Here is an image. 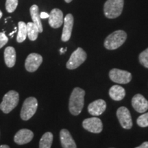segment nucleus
Here are the masks:
<instances>
[{
  "instance_id": "nucleus-1",
  "label": "nucleus",
  "mask_w": 148,
  "mask_h": 148,
  "mask_svg": "<svg viewBox=\"0 0 148 148\" xmlns=\"http://www.w3.org/2000/svg\"><path fill=\"white\" fill-rule=\"evenodd\" d=\"M85 91L81 88L76 87L72 91L69 98V109L73 115H78L82 112L84 103Z\"/></svg>"
},
{
  "instance_id": "nucleus-2",
  "label": "nucleus",
  "mask_w": 148,
  "mask_h": 148,
  "mask_svg": "<svg viewBox=\"0 0 148 148\" xmlns=\"http://www.w3.org/2000/svg\"><path fill=\"white\" fill-rule=\"evenodd\" d=\"M127 38V34L123 30H116L111 33L104 40V47L109 50L117 49L124 43Z\"/></svg>"
},
{
  "instance_id": "nucleus-3",
  "label": "nucleus",
  "mask_w": 148,
  "mask_h": 148,
  "mask_svg": "<svg viewBox=\"0 0 148 148\" xmlns=\"http://www.w3.org/2000/svg\"><path fill=\"white\" fill-rule=\"evenodd\" d=\"M123 0H107L103 6V12L108 18H114L121 15L123 10Z\"/></svg>"
},
{
  "instance_id": "nucleus-4",
  "label": "nucleus",
  "mask_w": 148,
  "mask_h": 148,
  "mask_svg": "<svg viewBox=\"0 0 148 148\" xmlns=\"http://www.w3.org/2000/svg\"><path fill=\"white\" fill-rule=\"evenodd\" d=\"M19 101V95L15 90H10L3 96L0 103V109L5 114L9 113L17 106Z\"/></svg>"
},
{
  "instance_id": "nucleus-5",
  "label": "nucleus",
  "mask_w": 148,
  "mask_h": 148,
  "mask_svg": "<svg viewBox=\"0 0 148 148\" xmlns=\"http://www.w3.org/2000/svg\"><path fill=\"white\" fill-rule=\"evenodd\" d=\"M38 108V101L34 97H29L24 101L21 110V118L24 121H27L36 113Z\"/></svg>"
},
{
  "instance_id": "nucleus-6",
  "label": "nucleus",
  "mask_w": 148,
  "mask_h": 148,
  "mask_svg": "<svg viewBox=\"0 0 148 148\" xmlns=\"http://www.w3.org/2000/svg\"><path fill=\"white\" fill-rule=\"evenodd\" d=\"M86 53L81 47H78L74 51L66 62V68L68 69H75L80 66L86 60Z\"/></svg>"
},
{
  "instance_id": "nucleus-7",
  "label": "nucleus",
  "mask_w": 148,
  "mask_h": 148,
  "mask_svg": "<svg viewBox=\"0 0 148 148\" xmlns=\"http://www.w3.org/2000/svg\"><path fill=\"white\" fill-rule=\"evenodd\" d=\"M109 77L114 82L118 84H127L132 79V74L124 70L112 69L109 73Z\"/></svg>"
},
{
  "instance_id": "nucleus-8",
  "label": "nucleus",
  "mask_w": 148,
  "mask_h": 148,
  "mask_svg": "<svg viewBox=\"0 0 148 148\" xmlns=\"http://www.w3.org/2000/svg\"><path fill=\"white\" fill-rule=\"evenodd\" d=\"M116 116L123 128L129 130L132 127V116L126 107L121 106L118 108L116 111Z\"/></svg>"
},
{
  "instance_id": "nucleus-9",
  "label": "nucleus",
  "mask_w": 148,
  "mask_h": 148,
  "mask_svg": "<svg viewBox=\"0 0 148 148\" xmlns=\"http://www.w3.org/2000/svg\"><path fill=\"white\" fill-rule=\"evenodd\" d=\"M82 126L88 132L92 133H100L102 131L103 124L101 119L97 117H91L84 119Z\"/></svg>"
},
{
  "instance_id": "nucleus-10",
  "label": "nucleus",
  "mask_w": 148,
  "mask_h": 148,
  "mask_svg": "<svg viewBox=\"0 0 148 148\" xmlns=\"http://www.w3.org/2000/svg\"><path fill=\"white\" fill-rule=\"evenodd\" d=\"M42 62V58L40 54L32 53L28 55L25 62V67L27 71L34 72L38 69Z\"/></svg>"
},
{
  "instance_id": "nucleus-11",
  "label": "nucleus",
  "mask_w": 148,
  "mask_h": 148,
  "mask_svg": "<svg viewBox=\"0 0 148 148\" xmlns=\"http://www.w3.org/2000/svg\"><path fill=\"white\" fill-rule=\"evenodd\" d=\"M34 137V133L28 129H21L14 135V140L18 145H24L30 142Z\"/></svg>"
},
{
  "instance_id": "nucleus-12",
  "label": "nucleus",
  "mask_w": 148,
  "mask_h": 148,
  "mask_svg": "<svg viewBox=\"0 0 148 148\" xmlns=\"http://www.w3.org/2000/svg\"><path fill=\"white\" fill-rule=\"evenodd\" d=\"M132 107L136 112L144 113L148 110V101L140 94H136L132 99Z\"/></svg>"
},
{
  "instance_id": "nucleus-13",
  "label": "nucleus",
  "mask_w": 148,
  "mask_h": 148,
  "mask_svg": "<svg viewBox=\"0 0 148 148\" xmlns=\"http://www.w3.org/2000/svg\"><path fill=\"white\" fill-rule=\"evenodd\" d=\"M64 27L62 30L61 39L62 41L66 42L70 39L71 36L72 29L73 26V16L71 14H66L64 18Z\"/></svg>"
},
{
  "instance_id": "nucleus-14",
  "label": "nucleus",
  "mask_w": 148,
  "mask_h": 148,
  "mask_svg": "<svg viewBox=\"0 0 148 148\" xmlns=\"http://www.w3.org/2000/svg\"><path fill=\"white\" fill-rule=\"evenodd\" d=\"M63 13L60 9L54 8L51 11L49 16V24L53 28H58L63 23Z\"/></svg>"
},
{
  "instance_id": "nucleus-15",
  "label": "nucleus",
  "mask_w": 148,
  "mask_h": 148,
  "mask_svg": "<svg viewBox=\"0 0 148 148\" xmlns=\"http://www.w3.org/2000/svg\"><path fill=\"white\" fill-rule=\"evenodd\" d=\"M106 108V101L103 99H97L88 105V111L92 116H99L104 112Z\"/></svg>"
},
{
  "instance_id": "nucleus-16",
  "label": "nucleus",
  "mask_w": 148,
  "mask_h": 148,
  "mask_svg": "<svg viewBox=\"0 0 148 148\" xmlns=\"http://www.w3.org/2000/svg\"><path fill=\"white\" fill-rule=\"evenodd\" d=\"M60 138L62 148H77L73 138L66 129L61 130Z\"/></svg>"
},
{
  "instance_id": "nucleus-17",
  "label": "nucleus",
  "mask_w": 148,
  "mask_h": 148,
  "mask_svg": "<svg viewBox=\"0 0 148 148\" xmlns=\"http://www.w3.org/2000/svg\"><path fill=\"white\" fill-rule=\"evenodd\" d=\"M5 63L8 67H12L16 62V51L13 47H7L4 50Z\"/></svg>"
},
{
  "instance_id": "nucleus-18",
  "label": "nucleus",
  "mask_w": 148,
  "mask_h": 148,
  "mask_svg": "<svg viewBox=\"0 0 148 148\" xmlns=\"http://www.w3.org/2000/svg\"><path fill=\"white\" fill-rule=\"evenodd\" d=\"M109 95L113 100H122L125 95V90L121 86L114 85L109 90Z\"/></svg>"
},
{
  "instance_id": "nucleus-19",
  "label": "nucleus",
  "mask_w": 148,
  "mask_h": 148,
  "mask_svg": "<svg viewBox=\"0 0 148 148\" xmlns=\"http://www.w3.org/2000/svg\"><path fill=\"white\" fill-rule=\"evenodd\" d=\"M30 15L32 17V19L35 25H36L38 27L39 33L42 32V25L41 23V18L40 17V14H39V10H38V5H32L31 6L30 9Z\"/></svg>"
},
{
  "instance_id": "nucleus-20",
  "label": "nucleus",
  "mask_w": 148,
  "mask_h": 148,
  "mask_svg": "<svg viewBox=\"0 0 148 148\" xmlns=\"http://www.w3.org/2000/svg\"><path fill=\"white\" fill-rule=\"evenodd\" d=\"M27 36H28L29 39L30 40H36V38H38V27L33 22H28L27 24Z\"/></svg>"
},
{
  "instance_id": "nucleus-21",
  "label": "nucleus",
  "mask_w": 148,
  "mask_h": 148,
  "mask_svg": "<svg viewBox=\"0 0 148 148\" xmlns=\"http://www.w3.org/2000/svg\"><path fill=\"white\" fill-rule=\"evenodd\" d=\"M53 142V134L46 132L42 136L39 142V148H51Z\"/></svg>"
},
{
  "instance_id": "nucleus-22",
  "label": "nucleus",
  "mask_w": 148,
  "mask_h": 148,
  "mask_svg": "<svg viewBox=\"0 0 148 148\" xmlns=\"http://www.w3.org/2000/svg\"><path fill=\"white\" fill-rule=\"evenodd\" d=\"M18 34L16 40L18 42H22L25 40L27 37V25L25 22L19 21L18 23Z\"/></svg>"
},
{
  "instance_id": "nucleus-23",
  "label": "nucleus",
  "mask_w": 148,
  "mask_h": 148,
  "mask_svg": "<svg viewBox=\"0 0 148 148\" xmlns=\"http://www.w3.org/2000/svg\"><path fill=\"white\" fill-rule=\"evenodd\" d=\"M18 5V0H6L5 9L9 13L13 12Z\"/></svg>"
},
{
  "instance_id": "nucleus-24",
  "label": "nucleus",
  "mask_w": 148,
  "mask_h": 148,
  "mask_svg": "<svg viewBox=\"0 0 148 148\" xmlns=\"http://www.w3.org/2000/svg\"><path fill=\"white\" fill-rule=\"evenodd\" d=\"M138 59H139L140 63L142 65L146 68H148V48L140 53Z\"/></svg>"
},
{
  "instance_id": "nucleus-25",
  "label": "nucleus",
  "mask_w": 148,
  "mask_h": 148,
  "mask_svg": "<svg viewBox=\"0 0 148 148\" xmlns=\"http://www.w3.org/2000/svg\"><path fill=\"white\" fill-rule=\"evenodd\" d=\"M136 123L138 126L141 127H145L148 126V112L144 113L142 115L138 116L136 120Z\"/></svg>"
},
{
  "instance_id": "nucleus-26",
  "label": "nucleus",
  "mask_w": 148,
  "mask_h": 148,
  "mask_svg": "<svg viewBox=\"0 0 148 148\" xmlns=\"http://www.w3.org/2000/svg\"><path fill=\"white\" fill-rule=\"evenodd\" d=\"M8 41V37L3 32H0V49L3 47Z\"/></svg>"
},
{
  "instance_id": "nucleus-27",
  "label": "nucleus",
  "mask_w": 148,
  "mask_h": 148,
  "mask_svg": "<svg viewBox=\"0 0 148 148\" xmlns=\"http://www.w3.org/2000/svg\"><path fill=\"white\" fill-rule=\"evenodd\" d=\"M49 14H47V12H42L40 14V18H49Z\"/></svg>"
},
{
  "instance_id": "nucleus-28",
  "label": "nucleus",
  "mask_w": 148,
  "mask_h": 148,
  "mask_svg": "<svg viewBox=\"0 0 148 148\" xmlns=\"http://www.w3.org/2000/svg\"><path fill=\"white\" fill-rule=\"evenodd\" d=\"M135 148H148V141L144 142V143H142L140 146Z\"/></svg>"
},
{
  "instance_id": "nucleus-29",
  "label": "nucleus",
  "mask_w": 148,
  "mask_h": 148,
  "mask_svg": "<svg viewBox=\"0 0 148 148\" xmlns=\"http://www.w3.org/2000/svg\"><path fill=\"white\" fill-rule=\"evenodd\" d=\"M66 48H61L60 50V53H64V52H65V51H66Z\"/></svg>"
},
{
  "instance_id": "nucleus-30",
  "label": "nucleus",
  "mask_w": 148,
  "mask_h": 148,
  "mask_svg": "<svg viewBox=\"0 0 148 148\" xmlns=\"http://www.w3.org/2000/svg\"><path fill=\"white\" fill-rule=\"evenodd\" d=\"M0 148H10V147L7 145H0Z\"/></svg>"
},
{
  "instance_id": "nucleus-31",
  "label": "nucleus",
  "mask_w": 148,
  "mask_h": 148,
  "mask_svg": "<svg viewBox=\"0 0 148 148\" xmlns=\"http://www.w3.org/2000/svg\"><path fill=\"white\" fill-rule=\"evenodd\" d=\"M64 1H65L66 3H69V2H71L72 0H64Z\"/></svg>"
},
{
  "instance_id": "nucleus-32",
  "label": "nucleus",
  "mask_w": 148,
  "mask_h": 148,
  "mask_svg": "<svg viewBox=\"0 0 148 148\" xmlns=\"http://www.w3.org/2000/svg\"><path fill=\"white\" fill-rule=\"evenodd\" d=\"M1 16H2V12H1V11L0 10V18H1Z\"/></svg>"
}]
</instances>
